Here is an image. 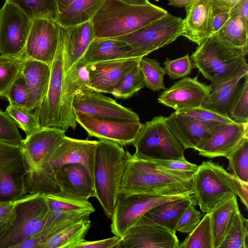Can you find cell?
Segmentation results:
<instances>
[{
  "instance_id": "14",
  "label": "cell",
  "mask_w": 248,
  "mask_h": 248,
  "mask_svg": "<svg viewBox=\"0 0 248 248\" xmlns=\"http://www.w3.org/2000/svg\"><path fill=\"white\" fill-rule=\"evenodd\" d=\"M74 111L109 120L140 122L138 115L131 108L118 104L115 100L101 93L81 89L72 103Z\"/></svg>"
},
{
  "instance_id": "44",
  "label": "cell",
  "mask_w": 248,
  "mask_h": 248,
  "mask_svg": "<svg viewBox=\"0 0 248 248\" xmlns=\"http://www.w3.org/2000/svg\"><path fill=\"white\" fill-rule=\"evenodd\" d=\"M175 111L200 122L212 125H217L235 123L228 116L224 115L201 107Z\"/></svg>"
},
{
  "instance_id": "37",
  "label": "cell",
  "mask_w": 248,
  "mask_h": 248,
  "mask_svg": "<svg viewBox=\"0 0 248 248\" xmlns=\"http://www.w3.org/2000/svg\"><path fill=\"white\" fill-rule=\"evenodd\" d=\"M248 25L237 16H230L229 18L217 32L220 37L229 44L235 46H248Z\"/></svg>"
},
{
  "instance_id": "8",
  "label": "cell",
  "mask_w": 248,
  "mask_h": 248,
  "mask_svg": "<svg viewBox=\"0 0 248 248\" xmlns=\"http://www.w3.org/2000/svg\"><path fill=\"white\" fill-rule=\"evenodd\" d=\"M183 19L169 13L127 34L115 38L124 41L141 58L171 43L182 35Z\"/></svg>"
},
{
  "instance_id": "53",
  "label": "cell",
  "mask_w": 248,
  "mask_h": 248,
  "mask_svg": "<svg viewBox=\"0 0 248 248\" xmlns=\"http://www.w3.org/2000/svg\"><path fill=\"white\" fill-rule=\"evenodd\" d=\"M229 14L230 16L240 17L246 25H248V0H243Z\"/></svg>"
},
{
  "instance_id": "43",
  "label": "cell",
  "mask_w": 248,
  "mask_h": 248,
  "mask_svg": "<svg viewBox=\"0 0 248 248\" xmlns=\"http://www.w3.org/2000/svg\"><path fill=\"white\" fill-rule=\"evenodd\" d=\"M5 111L25 132L26 137L41 128L34 113L25 108L9 104Z\"/></svg>"
},
{
  "instance_id": "49",
  "label": "cell",
  "mask_w": 248,
  "mask_h": 248,
  "mask_svg": "<svg viewBox=\"0 0 248 248\" xmlns=\"http://www.w3.org/2000/svg\"><path fill=\"white\" fill-rule=\"evenodd\" d=\"M195 205V204L192 203L184 211L177 222L176 231L189 233L198 225L202 215L196 209Z\"/></svg>"
},
{
  "instance_id": "55",
  "label": "cell",
  "mask_w": 248,
  "mask_h": 248,
  "mask_svg": "<svg viewBox=\"0 0 248 248\" xmlns=\"http://www.w3.org/2000/svg\"><path fill=\"white\" fill-rule=\"evenodd\" d=\"M194 0H169L168 4L176 7H186Z\"/></svg>"
},
{
  "instance_id": "51",
  "label": "cell",
  "mask_w": 248,
  "mask_h": 248,
  "mask_svg": "<svg viewBox=\"0 0 248 248\" xmlns=\"http://www.w3.org/2000/svg\"><path fill=\"white\" fill-rule=\"evenodd\" d=\"M121 240V238L116 235L100 240L89 241L85 240L78 244L76 248H117Z\"/></svg>"
},
{
  "instance_id": "23",
  "label": "cell",
  "mask_w": 248,
  "mask_h": 248,
  "mask_svg": "<svg viewBox=\"0 0 248 248\" xmlns=\"http://www.w3.org/2000/svg\"><path fill=\"white\" fill-rule=\"evenodd\" d=\"M132 58L86 63L91 90L110 93L121 78L139 63Z\"/></svg>"
},
{
  "instance_id": "25",
  "label": "cell",
  "mask_w": 248,
  "mask_h": 248,
  "mask_svg": "<svg viewBox=\"0 0 248 248\" xmlns=\"http://www.w3.org/2000/svg\"><path fill=\"white\" fill-rule=\"evenodd\" d=\"M182 35L198 46L214 33L212 0H194L186 6Z\"/></svg>"
},
{
  "instance_id": "1",
  "label": "cell",
  "mask_w": 248,
  "mask_h": 248,
  "mask_svg": "<svg viewBox=\"0 0 248 248\" xmlns=\"http://www.w3.org/2000/svg\"><path fill=\"white\" fill-rule=\"evenodd\" d=\"M194 173L160 168L150 161L136 159L130 154L122 176L119 194L174 195L185 193L191 190Z\"/></svg>"
},
{
  "instance_id": "34",
  "label": "cell",
  "mask_w": 248,
  "mask_h": 248,
  "mask_svg": "<svg viewBox=\"0 0 248 248\" xmlns=\"http://www.w3.org/2000/svg\"><path fill=\"white\" fill-rule=\"evenodd\" d=\"M26 59L24 48L16 54L0 55V97H5Z\"/></svg>"
},
{
  "instance_id": "12",
  "label": "cell",
  "mask_w": 248,
  "mask_h": 248,
  "mask_svg": "<svg viewBox=\"0 0 248 248\" xmlns=\"http://www.w3.org/2000/svg\"><path fill=\"white\" fill-rule=\"evenodd\" d=\"M32 19L14 4L5 2L0 9V54L12 55L25 47Z\"/></svg>"
},
{
  "instance_id": "58",
  "label": "cell",
  "mask_w": 248,
  "mask_h": 248,
  "mask_svg": "<svg viewBox=\"0 0 248 248\" xmlns=\"http://www.w3.org/2000/svg\"><path fill=\"white\" fill-rule=\"evenodd\" d=\"M122 2L133 5H143L150 3L148 0H119Z\"/></svg>"
},
{
  "instance_id": "42",
  "label": "cell",
  "mask_w": 248,
  "mask_h": 248,
  "mask_svg": "<svg viewBox=\"0 0 248 248\" xmlns=\"http://www.w3.org/2000/svg\"><path fill=\"white\" fill-rule=\"evenodd\" d=\"M230 106L228 116L234 122L248 123V74Z\"/></svg>"
},
{
  "instance_id": "26",
  "label": "cell",
  "mask_w": 248,
  "mask_h": 248,
  "mask_svg": "<svg viewBox=\"0 0 248 248\" xmlns=\"http://www.w3.org/2000/svg\"><path fill=\"white\" fill-rule=\"evenodd\" d=\"M165 122L186 149L190 148L195 150L218 125L203 123L175 111L165 117Z\"/></svg>"
},
{
  "instance_id": "54",
  "label": "cell",
  "mask_w": 248,
  "mask_h": 248,
  "mask_svg": "<svg viewBox=\"0 0 248 248\" xmlns=\"http://www.w3.org/2000/svg\"><path fill=\"white\" fill-rule=\"evenodd\" d=\"M230 17L228 12L218 14L213 16V30L214 33L217 32L224 25Z\"/></svg>"
},
{
  "instance_id": "30",
  "label": "cell",
  "mask_w": 248,
  "mask_h": 248,
  "mask_svg": "<svg viewBox=\"0 0 248 248\" xmlns=\"http://www.w3.org/2000/svg\"><path fill=\"white\" fill-rule=\"evenodd\" d=\"M132 58L137 57L133 48L126 42L115 38H95L78 61L91 63Z\"/></svg>"
},
{
  "instance_id": "46",
  "label": "cell",
  "mask_w": 248,
  "mask_h": 248,
  "mask_svg": "<svg viewBox=\"0 0 248 248\" xmlns=\"http://www.w3.org/2000/svg\"><path fill=\"white\" fill-rule=\"evenodd\" d=\"M163 65L166 74L172 79L186 77L195 67L188 54L174 60L167 59Z\"/></svg>"
},
{
  "instance_id": "48",
  "label": "cell",
  "mask_w": 248,
  "mask_h": 248,
  "mask_svg": "<svg viewBox=\"0 0 248 248\" xmlns=\"http://www.w3.org/2000/svg\"><path fill=\"white\" fill-rule=\"evenodd\" d=\"M75 221H67L56 224L27 239L17 245L16 248H42L43 245L51 237L66 226Z\"/></svg>"
},
{
  "instance_id": "47",
  "label": "cell",
  "mask_w": 248,
  "mask_h": 248,
  "mask_svg": "<svg viewBox=\"0 0 248 248\" xmlns=\"http://www.w3.org/2000/svg\"><path fill=\"white\" fill-rule=\"evenodd\" d=\"M5 98L11 105L26 108L27 91L22 71L9 88Z\"/></svg>"
},
{
  "instance_id": "35",
  "label": "cell",
  "mask_w": 248,
  "mask_h": 248,
  "mask_svg": "<svg viewBox=\"0 0 248 248\" xmlns=\"http://www.w3.org/2000/svg\"><path fill=\"white\" fill-rule=\"evenodd\" d=\"M31 19L45 18L56 20L58 12L55 0H6Z\"/></svg>"
},
{
  "instance_id": "32",
  "label": "cell",
  "mask_w": 248,
  "mask_h": 248,
  "mask_svg": "<svg viewBox=\"0 0 248 248\" xmlns=\"http://www.w3.org/2000/svg\"><path fill=\"white\" fill-rule=\"evenodd\" d=\"M105 0H74L58 14L57 22L64 27L73 26L91 20Z\"/></svg>"
},
{
  "instance_id": "5",
  "label": "cell",
  "mask_w": 248,
  "mask_h": 248,
  "mask_svg": "<svg viewBox=\"0 0 248 248\" xmlns=\"http://www.w3.org/2000/svg\"><path fill=\"white\" fill-rule=\"evenodd\" d=\"M248 46H235L214 33L198 46L190 58L195 67L213 85L248 66Z\"/></svg>"
},
{
  "instance_id": "39",
  "label": "cell",
  "mask_w": 248,
  "mask_h": 248,
  "mask_svg": "<svg viewBox=\"0 0 248 248\" xmlns=\"http://www.w3.org/2000/svg\"><path fill=\"white\" fill-rule=\"evenodd\" d=\"M139 65L145 87L154 92L166 89L164 84L165 72L156 59L144 56L140 59Z\"/></svg>"
},
{
  "instance_id": "3",
  "label": "cell",
  "mask_w": 248,
  "mask_h": 248,
  "mask_svg": "<svg viewBox=\"0 0 248 248\" xmlns=\"http://www.w3.org/2000/svg\"><path fill=\"white\" fill-rule=\"evenodd\" d=\"M130 154L123 146L114 141L105 140L97 141L93 171L95 198L108 217L113 215Z\"/></svg>"
},
{
  "instance_id": "41",
  "label": "cell",
  "mask_w": 248,
  "mask_h": 248,
  "mask_svg": "<svg viewBox=\"0 0 248 248\" xmlns=\"http://www.w3.org/2000/svg\"><path fill=\"white\" fill-rule=\"evenodd\" d=\"M248 220L240 210L219 248H248Z\"/></svg>"
},
{
  "instance_id": "56",
  "label": "cell",
  "mask_w": 248,
  "mask_h": 248,
  "mask_svg": "<svg viewBox=\"0 0 248 248\" xmlns=\"http://www.w3.org/2000/svg\"><path fill=\"white\" fill-rule=\"evenodd\" d=\"M74 0H55L58 14L62 12Z\"/></svg>"
},
{
  "instance_id": "6",
  "label": "cell",
  "mask_w": 248,
  "mask_h": 248,
  "mask_svg": "<svg viewBox=\"0 0 248 248\" xmlns=\"http://www.w3.org/2000/svg\"><path fill=\"white\" fill-rule=\"evenodd\" d=\"M13 202L16 217L0 237V248H16L27 239L49 228V208L44 194H27Z\"/></svg>"
},
{
  "instance_id": "45",
  "label": "cell",
  "mask_w": 248,
  "mask_h": 248,
  "mask_svg": "<svg viewBox=\"0 0 248 248\" xmlns=\"http://www.w3.org/2000/svg\"><path fill=\"white\" fill-rule=\"evenodd\" d=\"M16 122L6 111L0 109V141L22 146L24 139L18 130Z\"/></svg>"
},
{
  "instance_id": "20",
  "label": "cell",
  "mask_w": 248,
  "mask_h": 248,
  "mask_svg": "<svg viewBox=\"0 0 248 248\" xmlns=\"http://www.w3.org/2000/svg\"><path fill=\"white\" fill-rule=\"evenodd\" d=\"M179 243L176 233L163 226L136 224L125 232L117 248H178Z\"/></svg>"
},
{
  "instance_id": "18",
  "label": "cell",
  "mask_w": 248,
  "mask_h": 248,
  "mask_svg": "<svg viewBox=\"0 0 248 248\" xmlns=\"http://www.w3.org/2000/svg\"><path fill=\"white\" fill-rule=\"evenodd\" d=\"M211 92L210 85L199 81L197 77H184L162 92L158 102L175 111L200 107Z\"/></svg>"
},
{
  "instance_id": "10",
  "label": "cell",
  "mask_w": 248,
  "mask_h": 248,
  "mask_svg": "<svg viewBox=\"0 0 248 248\" xmlns=\"http://www.w3.org/2000/svg\"><path fill=\"white\" fill-rule=\"evenodd\" d=\"M97 140H78L65 136L59 146L46 157L38 170L25 180L28 191L45 171L68 164L83 165L93 181L94 156ZM94 183V182H93Z\"/></svg>"
},
{
  "instance_id": "36",
  "label": "cell",
  "mask_w": 248,
  "mask_h": 248,
  "mask_svg": "<svg viewBox=\"0 0 248 248\" xmlns=\"http://www.w3.org/2000/svg\"><path fill=\"white\" fill-rule=\"evenodd\" d=\"M144 87L143 75L138 63L121 78L110 93L116 98L125 99Z\"/></svg>"
},
{
  "instance_id": "4",
  "label": "cell",
  "mask_w": 248,
  "mask_h": 248,
  "mask_svg": "<svg viewBox=\"0 0 248 248\" xmlns=\"http://www.w3.org/2000/svg\"><path fill=\"white\" fill-rule=\"evenodd\" d=\"M248 183L244 182L212 160L203 161L192 178L191 190L204 213L231 194L239 197L248 208Z\"/></svg>"
},
{
  "instance_id": "21",
  "label": "cell",
  "mask_w": 248,
  "mask_h": 248,
  "mask_svg": "<svg viewBox=\"0 0 248 248\" xmlns=\"http://www.w3.org/2000/svg\"><path fill=\"white\" fill-rule=\"evenodd\" d=\"M91 90L87 64L78 61L63 75L60 102V119L62 130L75 129L77 125L72 108L79 90Z\"/></svg>"
},
{
  "instance_id": "24",
  "label": "cell",
  "mask_w": 248,
  "mask_h": 248,
  "mask_svg": "<svg viewBox=\"0 0 248 248\" xmlns=\"http://www.w3.org/2000/svg\"><path fill=\"white\" fill-rule=\"evenodd\" d=\"M44 195L49 208V228L57 224L89 217L95 211L89 200L62 193Z\"/></svg>"
},
{
  "instance_id": "22",
  "label": "cell",
  "mask_w": 248,
  "mask_h": 248,
  "mask_svg": "<svg viewBox=\"0 0 248 248\" xmlns=\"http://www.w3.org/2000/svg\"><path fill=\"white\" fill-rule=\"evenodd\" d=\"M94 38L91 21L73 26L60 25L58 45L62 51L63 75L78 62Z\"/></svg>"
},
{
  "instance_id": "27",
  "label": "cell",
  "mask_w": 248,
  "mask_h": 248,
  "mask_svg": "<svg viewBox=\"0 0 248 248\" xmlns=\"http://www.w3.org/2000/svg\"><path fill=\"white\" fill-rule=\"evenodd\" d=\"M22 73L27 91L26 108L32 111L41 103L47 93L51 67L43 62L26 59Z\"/></svg>"
},
{
  "instance_id": "38",
  "label": "cell",
  "mask_w": 248,
  "mask_h": 248,
  "mask_svg": "<svg viewBox=\"0 0 248 248\" xmlns=\"http://www.w3.org/2000/svg\"><path fill=\"white\" fill-rule=\"evenodd\" d=\"M178 248H213L211 219L205 213L196 228L188 233Z\"/></svg>"
},
{
  "instance_id": "31",
  "label": "cell",
  "mask_w": 248,
  "mask_h": 248,
  "mask_svg": "<svg viewBox=\"0 0 248 248\" xmlns=\"http://www.w3.org/2000/svg\"><path fill=\"white\" fill-rule=\"evenodd\" d=\"M239 211L237 196L231 194L208 212L211 219L213 248H219Z\"/></svg>"
},
{
  "instance_id": "9",
  "label": "cell",
  "mask_w": 248,
  "mask_h": 248,
  "mask_svg": "<svg viewBox=\"0 0 248 248\" xmlns=\"http://www.w3.org/2000/svg\"><path fill=\"white\" fill-rule=\"evenodd\" d=\"M192 193L191 190L185 193L174 195L149 193L119 194L111 217V232L114 235L122 238L146 212L154 207L169 201L186 197Z\"/></svg>"
},
{
  "instance_id": "52",
  "label": "cell",
  "mask_w": 248,
  "mask_h": 248,
  "mask_svg": "<svg viewBox=\"0 0 248 248\" xmlns=\"http://www.w3.org/2000/svg\"><path fill=\"white\" fill-rule=\"evenodd\" d=\"M243 0H212L213 16L221 13L230 12Z\"/></svg>"
},
{
  "instance_id": "17",
  "label": "cell",
  "mask_w": 248,
  "mask_h": 248,
  "mask_svg": "<svg viewBox=\"0 0 248 248\" xmlns=\"http://www.w3.org/2000/svg\"><path fill=\"white\" fill-rule=\"evenodd\" d=\"M65 132L56 128L41 127L26 137L22 146L27 170L25 180L38 170L45 159L59 146L66 136Z\"/></svg>"
},
{
  "instance_id": "16",
  "label": "cell",
  "mask_w": 248,
  "mask_h": 248,
  "mask_svg": "<svg viewBox=\"0 0 248 248\" xmlns=\"http://www.w3.org/2000/svg\"><path fill=\"white\" fill-rule=\"evenodd\" d=\"M50 67V78L47 93L41 103L34 109L33 113L41 127L62 130L60 119V102L63 67L62 51L59 45Z\"/></svg>"
},
{
  "instance_id": "40",
  "label": "cell",
  "mask_w": 248,
  "mask_h": 248,
  "mask_svg": "<svg viewBox=\"0 0 248 248\" xmlns=\"http://www.w3.org/2000/svg\"><path fill=\"white\" fill-rule=\"evenodd\" d=\"M227 170L241 181L248 183V136L226 157Z\"/></svg>"
},
{
  "instance_id": "2",
  "label": "cell",
  "mask_w": 248,
  "mask_h": 248,
  "mask_svg": "<svg viewBox=\"0 0 248 248\" xmlns=\"http://www.w3.org/2000/svg\"><path fill=\"white\" fill-rule=\"evenodd\" d=\"M168 13L150 2L133 5L119 0H105L91 22L95 38H113L131 33Z\"/></svg>"
},
{
  "instance_id": "28",
  "label": "cell",
  "mask_w": 248,
  "mask_h": 248,
  "mask_svg": "<svg viewBox=\"0 0 248 248\" xmlns=\"http://www.w3.org/2000/svg\"><path fill=\"white\" fill-rule=\"evenodd\" d=\"M192 203L197 205L193 193L184 198L162 203L146 212L136 225L156 224L176 233V227L181 216Z\"/></svg>"
},
{
  "instance_id": "7",
  "label": "cell",
  "mask_w": 248,
  "mask_h": 248,
  "mask_svg": "<svg viewBox=\"0 0 248 248\" xmlns=\"http://www.w3.org/2000/svg\"><path fill=\"white\" fill-rule=\"evenodd\" d=\"M132 144L136 149L133 156L139 160L186 158V149L167 126L164 116H155L151 121L142 124Z\"/></svg>"
},
{
  "instance_id": "29",
  "label": "cell",
  "mask_w": 248,
  "mask_h": 248,
  "mask_svg": "<svg viewBox=\"0 0 248 248\" xmlns=\"http://www.w3.org/2000/svg\"><path fill=\"white\" fill-rule=\"evenodd\" d=\"M248 74L247 66L224 81L210 84L211 92L201 107L228 116L231 104L241 85L240 81Z\"/></svg>"
},
{
  "instance_id": "11",
  "label": "cell",
  "mask_w": 248,
  "mask_h": 248,
  "mask_svg": "<svg viewBox=\"0 0 248 248\" xmlns=\"http://www.w3.org/2000/svg\"><path fill=\"white\" fill-rule=\"evenodd\" d=\"M22 146L0 141V202L14 201L27 194Z\"/></svg>"
},
{
  "instance_id": "13",
  "label": "cell",
  "mask_w": 248,
  "mask_h": 248,
  "mask_svg": "<svg viewBox=\"0 0 248 248\" xmlns=\"http://www.w3.org/2000/svg\"><path fill=\"white\" fill-rule=\"evenodd\" d=\"M59 28L54 20L32 19L24 48L27 59L40 61L51 67L58 46Z\"/></svg>"
},
{
  "instance_id": "50",
  "label": "cell",
  "mask_w": 248,
  "mask_h": 248,
  "mask_svg": "<svg viewBox=\"0 0 248 248\" xmlns=\"http://www.w3.org/2000/svg\"><path fill=\"white\" fill-rule=\"evenodd\" d=\"M156 166L169 170L195 172L198 165L188 162L186 158L178 160H149Z\"/></svg>"
},
{
  "instance_id": "33",
  "label": "cell",
  "mask_w": 248,
  "mask_h": 248,
  "mask_svg": "<svg viewBox=\"0 0 248 248\" xmlns=\"http://www.w3.org/2000/svg\"><path fill=\"white\" fill-rule=\"evenodd\" d=\"M91 226L89 217L73 222L51 237L42 248H76L85 240Z\"/></svg>"
},
{
  "instance_id": "57",
  "label": "cell",
  "mask_w": 248,
  "mask_h": 248,
  "mask_svg": "<svg viewBox=\"0 0 248 248\" xmlns=\"http://www.w3.org/2000/svg\"><path fill=\"white\" fill-rule=\"evenodd\" d=\"M12 224L0 218V237L8 230Z\"/></svg>"
},
{
  "instance_id": "15",
  "label": "cell",
  "mask_w": 248,
  "mask_h": 248,
  "mask_svg": "<svg viewBox=\"0 0 248 248\" xmlns=\"http://www.w3.org/2000/svg\"><path fill=\"white\" fill-rule=\"evenodd\" d=\"M76 120L90 137L114 141L124 146L135 140L142 124L101 118L74 111Z\"/></svg>"
},
{
  "instance_id": "19",
  "label": "cell",
  "mask_w": 248,
  "mask_h": 248,
  "mask_svg": "<svg viewBox=\"0 0 248 248\" xmlns=\"http://www.w3.org/2000/svg\"><path fill=\"white\" fill-rule=\"evenodd\" d=\"M247 136L248 123L219 124L198 146L196 150L200 155L210 158L227 157Z\"/></svg>"
}]
</instances>
